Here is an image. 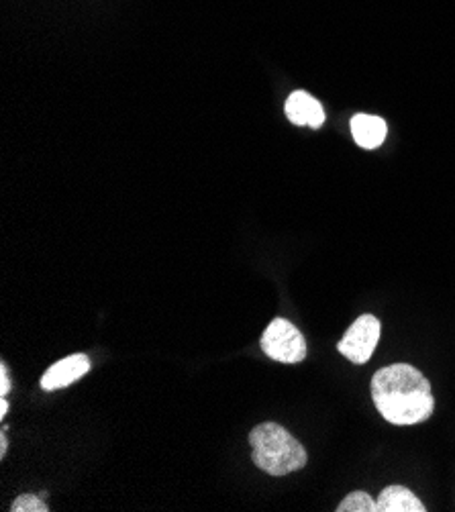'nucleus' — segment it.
<instances>
[{"label":"nucleus","mask_w":455,"mask_h":512,"mask_svg":"<svg viewBox=\"0 0 455 512\" xmlns=\"http://www.w3.org/2000/svg\"><path fill=\"white\" fill-rule=\"evenodd\" d=\"M370 390L382 419L396 427L419 425L435 411L429 380L411 364H392L378 370Z\"/></svg>","instance_id":"f257e3e1"},{"label":"nucleus","mask_w":455,"mask_h":512,"mask_svg":"<svg viewBox=\"0 0 455 512\" xmlns=\"http://www.w3.org/2000/svg\"><path fill=\"white\" fill-rule=\"evenodd\" d=\"M249 445L251 462L274 478L298 472L309 462L307 449L278 423H262L251 429Z\"/></svg>","instance_id":"f03ea898"},{"label":"nucleus","mask_w":455,"mask_h":512,"mask_svg":"<svg viewBox=\"0 0 455 512\" xmlns=\"http://www.w3.org/2000/svg\"><path fill=\"white\" fill-rule=\"evenodd\" d=\"M262 349L274 362L298 364L307 360V339L290 321L274 319L262 335Z\"/></svg>","instance_id":"7ed1b4c3"},{"label":"nucleus","mask_w":455,"mask_h":512,"mask_svg":"<svg viewBox=\"0 0 455 512\" xmlns=\"http://www.w3.org/2000/svg\"><path fill=\"white\" fill-rule=\"evenodd\" d=\"M380 321L374 315H362L351 323L343 339L337 343V351L345 355L351 364H366L380 341Z\"/></svg>","instance_id":"20e7f679"},{"label":"nucleus","mask_w":455,"mask_h":512,"mask_svg":"<svg viewBox=\"0 0 455 512\" xmlns=\"http://www.w3.org/2000/svg\"><path fill=\"white\" fill-rule=\"evenodd\" d=\"M90 370V360L84 353H74L64 357V360L56 362L52 368H49L43 376H41V388L52 392V390H60L66 388L74 382H78L84 374H88Z\"/></svg>","instance_id":"39448f33"},{"label":"nucleus","mask_w":455,"mask_h":512,"mask_svg":"<svg viewBox=\"0 0 455 512\" xmlns=\"http://www.w3.org/2000/svg\"><path fill=\"white\" fill-rule=\"evenodd\" d=\"M284 111H286L288 121L298 127L319 129L325 123V111L321 107V102L305 90L292 92L286 100Z\"/></svg>","instance_id":"423d86ee"},{"label":"nucleus","mask_w":455,"mask_h":512,"mask_svg":"<svg viewBox=\"0 0 455 512\" xmlns=\"http://www.w3.org/2000/svg\"><path fill=\"white\" fill-rule=\"evenodd\" d=\"M386 133H388V127L380 117L366 115V113L351 117V135L364 149L380 147L386 139Z\"/></svg>","instance_id":"0eeeda50"},{"label":"nucleus","mask_w":455,"mask_h":512,"mask_svg":"<svg viewBox=\"0 0 455 512\" xmlns=\"http://www.w3.org/2000/svg\"><path fill=\"white\" fill-rule=\"evenodd\" d=\"M425 504L404 486H388L376 498V512H425Z\"/></svg>","instance_id":"6e6552de"},{"label":"nucleus","mask_w":455,"mask_h":512,"mask_svg":"<svg viewBox=\"0 0 455 512\" xmlns=\"http://www.w3.org/2000/svg\"><path fill=\"white\" fill-rule=\"evenodd\" d=\"M335 510L337 512H376V500L368 492L356 490L347 494Z\"/></svg>","instance_id":"1a4fd4ad"},{"label":"nucleus","mask_w":455,"mask_h":512,"mask_svg":"<svg viewBox=\"0 0 455 512\" xmlns=\"http://www.w3.org/2000/svg\"><path fill=\"white\" fill-rule=\"evenodd\" d=\"M11 510H13V512H47L49 508H47V502L41 500L39 496H35V494H23V496H19V498L13 502Z\"/></svg>","instance_id":"9d476101"},{"label":"nucleus","mask_w":455,"mask_h":512,"mask_svg":"<svg viewBox=\"0 0 455 512\" xmlns=\"http://www.w3.org/2000/svg\"><path fill=\"white\" fill-rule=\"evenodd\" d=\"M11 392V378H9V370L7 364H0V396H7Z\"/></svg>","instance_id":"9b49d317"},{"label":"nucleus","mask_w":455,"mask_h":512,"mask_svg":"<svg viewBox=\"0 0 455 512\" xmlns=\"http://www.w3.org/2000/svg\"><path fill=\"white\" fill-rule=\"evenodd\" d=\"M7 447H9V441H7V427H3V435H0V455L5 457L7 453Z\"/></svg>","instance_id":"f8f14e48"},{"label":"nucleus","mask_w":455,"mask_h":512,"mask_svg":"<svg viewBox=\"0 0 455 512\" xmlns=\"http://www.w3.org/2000/svg\"><path fill=\"white\" fill-rule=\"evenodd\" d=\"M9 413V402H7V396H3V402H0V419H5Z\"/></svg>","instance_id":"ddd939ff"}]
</instances>
